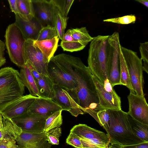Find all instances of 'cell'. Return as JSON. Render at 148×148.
Instances as JSON below:
<instances>
[{"mask_svg": "<svg viewBox=\"0 0 148 148\" xmlns=\"http://www.w3.org/2000/svg\"><path fill=\"white\" fill-rule=\"evenodd\" d=\"M107 148H121V146L114 144H110V145H109Z\"/></svg>", "mask_w": 148, "mask_h": 148, "instance_id": "cell-43", "label": "cell"}, {"mask_svg": "<svg viewBox=\"0 0 148 148\" xmlns=\"http://www.w3.org/2000/svg\"><path fill=\"white\" fill-rule=\"evenodd\" d=\"M121 148H148V142L127 146H121Z\"/></svg>", "mask_w": 148, "mask_h": 148, "instance_id": "cell-40", "label": "cell"}, {"mask_svg": "<svg viewBox=\"0 0 148 148\" xmlns=\"http://www.w3.org/2000/svg\"><path fill=\"white\" fill-rule=\"evenodd\" d=\"M0 148H19L16 140H0Z\"/></svg>", "mask_w": 148, "mask_h": 148, "instance_id": "cell-38", "label": "cell"}, {"mask_svg": "<svg viewBox=\"0 0 148 148\" xmlns=\"http://www.w3.org/2000/svg\"><path fill=\"white\" fill-rule=\"evenodd\" d=\"M108 110L109 127L107 132L110 138V143L122 146L144 142L133 132L127 112L121 109Z\"/></svg>", "mask_w": 148, "mask_h": 148, "instance_id": "cell-2", "label": "cell"}, {"mask_svg": "<svg viewBox=\"0 0 148 148\" xmlns=\"http://www.w3.org/2000/svg\"><path fill=\"white\" fill-rule=\"evenodd\" d=\"M54 5L61 15L66 18L74 0H52Z\"/></svg>", "mask_w": 148, "mask_h": 148, "instance_id": "cell-30", "label": "cell"}, {"mask_svg": "<svg viewBox=\"0 0 148 148\" xmlns=\"http://www.w3.org/2000/svg\"><path fill=\"white\" fill-rule=\"evenodd\" d=\"M35 17L42 27L50 25L55 27V20L57 9L52 0H32Z\"/></svg>", "mask_w": 148, "mask_h": 148, "instance_id": "cell-8", "label": "cell"}, {"mask_svg": "<svg viewBox=\"0 0 148 148\" xmlns=\"http://www.w3.org/2000/svg\"><path fill=\"white\" fill-rule=\"evenodd\" d=\"M136 1H138L141 3L147 8L148 7V0H135Z\"/></svg>", "mask_w": 148, "mask_h": 148, "instance_id": "cell-42", "label": "cell"}, {"mask_svg": "<svg viewBox=\"0 0 148 148\" xmlns=\"http://www.w3.org/2000/svg\"><path fill=\"white\" fill-rule=\"evenodd\" d=\"M16 141L19 148H26L34 146L42 141H47L45 133H32L22 132Z\"/></svg>", "mask_w": 148, "mask_h": 148, "instance_id": "cell-18", "label": "cell"}, {"mask_svg": "<svg viewBox=\"0 0 148 148\" xmlns=\"http://www.w3.org/2000/svg\"><path fill=\"white\" fill-rule=\"evenodd\" d=\"M121 49L133 90L136 95L144 97L142 60L138 57L136 52L121 46Z\"/></svg>", "mask_w": 148, "mask_h": 148, "instance_id": "cell-5", "label": "cell"}, {"mask_svg": "<svg viewBox=\"0 0 148 148\" xmlns=\"http://www.w3.org/2000/svg\"><path fill=\"white\" fill-rule=\"evenodd\" d=\"M8 1L12 11L15 14H18L17 0H8Z\"/></svg>", "mask_w": 148, "mask_h": 148, "instance_id": "cell-41", "label": "cell"}, {"mask_svg": "<svg viewBox=\"0 0 148 148\" xmlns=\"http://www.w3.org/2000/svg\"><path fill=\"white\" fill-rule=\"evenodd\" d=\"M82 148H88L82 147Z\"/></svg>", "mask_w": 148, "mask_h": 148, "instance_id": "cell-45", "label": "cell"}, {"mask_svg": "<svg viewBox=\"0 0 148 148\" xmlns=\"http://www.w3.org/2000/svg\"><path fill=\"white\" fill-rule=\"evenodd\" d=\"M139 50L141 55L140 59L143 61V70L147 73H148V42L140 43Z\"/></svg>", "mask_w": 148, "mask_h": 148, "instance_id": "cell-36", "label": "cell"}, {"mask_svg": "<svg viewBox=\"0 0 148 148\" xmlns=\"http://www.w3.org/2000/svg\"><path fill=\"white\" fill-rule=\"evenodd\" d=\"M15 15V23L22 32L25 40H36L42 27L38 20L34 17L29 21L23 19L18 14Z\"/></svg>", "mask_w": 148, "mask_h": 148, "instance_id": "cell-16", "label": "cell"}, {"mask_svg": "<svg viewBox=\"0 0 148 148\" xmlns=\"http://www.w3.org/2000/svg\"><path fill=\"white\" fill-rule=\"evenodd\" d=\"M34 79L40 97L53 99L55 95L54 84L49 76L42 74L38 78Z\"/></svg>", "mask_w": 148, "mask_h": 148, "instance_id": "cell-20", "label": "cell"}, {"mask_svg": "<svg viewBox=\"0 0 148 148\" xmlns=\"http://www.w3.org/2000/svg\"><path fill=\"white\" fill-rule=\"evenodd\" d=\"M109 35H98L91 41L88 59V67L93 75L106 87L111 84L108 80L107 62Z\"/></svg>", "mask_w": 148, "mask_h": 148, "instance_id": "cell-1", "label": "cell"}, {"mask_svg": "<svg viewBox=\"0 0 148 148\" xmlns=\"http://www.w3.org/2000/svg\"><path fill=\"white\" fill-rule=\"evenodd\" d=\"M136 17L134 15L125 16L121 17L112 18L103 20V21L115 23L119 24H127L135 23Z\"/></svg>", "mask_w": 148, "mask_h": 148, "instance_id": "cell-34", "label": "cell"}, {"mask_svg": "<svg viewBox=\"0 0 148 148\" xmlns=\"http://www.w3.org/2000/svg\"><path fill=\"white\" fill-rule=\"evenodd\" d=\"M57 36L58 34L55 27L47 25L42 27L36 40H50Z\"/></svg>", "mask_w": 148, "mask_h": 148, "instance_id": "cell-31", "label": "cell"}, {"mask_svg": "<svg viewBox=\"0 0 148 148\" xmlns=\"http://www.w3.org/2000/svg\"><path fill=\"white\" fill-rule=\"evenodd\" d=\"M127 114L133 132L143 141L148 142V125L139 122Z\"/></svg>", "mask_w": 148, "mask_h": 148, "instance_id": "cell-24", "label": "cell"}, {"mask_svg": "<svg viewBox=\"0 0 148 148\" xmlns=\"http://www.w3.org/2000/svg\"><path fill=\"white\" fill-rule=\"evenodd\" d=\"M109 44L107 62V73L108 80L112 86L120 85V52L119 34L115 32L108 38Z\"/></svg>", "mask_w": 148, "mask_h": 148, "instance_id": "cell-6", "label": "cell"}, {"mask_svg": "<svg viewBox=\"0 0 148 148\" xmlns=\"http://www.w3.org/2000/svg\"><path fill=\"white\" fill-rule=\"evenodd\" d=\"M62 111L61 110L55 112L46 119L44 129V132L46 133L51 129L60 127L62 123Z\"/></svg>", "mask_w": 148, "mask_h": 148, "instance_id": "cell-27", "label": "cell"}, {"mask_svg": "<svg viewBox=\"0 0 148 148\" xmlns=\"http://www.w3.org/2000/svg\"><path fill=\"white\" fill-rule=\"evenodd\" d=\"M66 143L76 148H82L80 138L76 134L70 132L66 140Z\"/></svg>", "mask_w": 148, "mask_h": 148, "instance_id": "cell-37", "label": "cell"}, {"mask_svg": "<svg viewBox=\"0 0 148 148\" xmlns=\"http://www.w3.org/2000/svg\"><path fill=\"white\" fill-rule=\"evenodd\" d=\"M54 87L55 95L52 99L60 106L63 110L68 111L75 117L79 114H84L66 90L57 85L54 84Z\"/></svg>", "mask_w": 148, "mask_h": 148, "instance_id": "cell-14", "label": "cell"}, {"mask_svg": "<svg viewBox=\"0 0 148 148\" xmlns=\"http://www.w3.org/2000/svg\"><path fill=\"white\" fill-rule=\"evenodd\" d=\"M19 74L25 87L28 89L30 94L40 97L35 79L27 64L21 69Z\"/></svg>", "mask_w": 148, "mask_h": 148, "instance_id": "cell-22", "label": "cell"}, {"mask_svg": "<svg viewBox=\"0 0 148 148\" xmlns=\"http://www.w3.org/2000/svg\"><path fill=\"white\" fill-rule=\"evenodd\" d=\"M70 132L75 134L81 139H97L110 143V138L107 134L85 124L75 125L71 130Z\"/></svg>", "mask_w": 148, "mask_h": 148, "instance_id": "cell-17", "label": "cell"}, {"mask_svg": "<svg viewBox=\"0 0 148 148\" xmlns=\"http://www.w3.org/2000/svg\"><path fill=\"white\" fill-rule=\"evenodd\" d=\"M127 98L129 110L127 113L136 121L148 125V105L145 97L130 92Z\"/></svg>", "mask_w": 148, "mask_h": 148, "instance_id": "cell-12", "label": "cell"}, {"mask_svg": "<svg viewBox=\"0 0 148 148\" xmlns=\"http://www.w3.org/2000/svg\"><path fill=\"white\" fill-rule=\"evenodd\" d=\"M33 40L31 39L25 40V53L27 62L30 63L39 73L48 75V66L49 61L38 48L34 45Z\"/></svg>", "mask_w": 148, "mask_h": 148, "instance_id": "cell-9", "label": "cell"}, {"mask_svg": "<svg viewBox=\"0 0 148 148\" xmlns=\"http://www.w3.org/2000/svg\"><path fill=\"white\" fill-rule=\"evenodd\" d=\"M25 86L19 72L7 67L0 69V111L23 95Z\"/></svg>", "mask_w": 148, "mask_h": 148, "instance_id": "cell-3", "label": "cell"}, {"mask_svg": "<svg viewBox=\"0 0 148 148\" xmlns=\"http://www.w3.org/2000/svg\"><path fill=\"white\" fill-rule=\"evenodd\" d=\"M60 46L64 51L71 52L81 51L86 47L73 37L71 29H68L64 34Z\"/></svg>", "mask_w": 148, "mask_h": 148, "instance_id": "cell-23", "label": "cell"}, {"mask_svg": "<svg viewBox=\"0 0 148 148\" xmlns=\"http://www.w3.org/2000/svg\"><path fill=\"white\" fill-rule=\"evenodd\" d=\"M73 37L76 41L86 46L93 38L89 34L86 27L71 29Z\"/></svg>", "mask_w": 148, "mask_h": 148, "instance_id": "cell-26", "label": "cell"}, {"mask_svg": "<svg viewBox=\"0 0 148 148\" xmlns=\"http://www.w3.org/2000/svg\"><path fill=\"white\" fill-rule=\"evenodd\" d=\"M58 36L50 40L38 41L33 40V43L40 50L49 62L58 47L59 40Z\"/></svg>", "mask_w": 148, "mask_h": 148, "instance_id": "cell-21", "label": "cell"}, {"mask_svg": "<svg viewBox=\"0 0 148 148\" xmlns=\"http://www.w3.org/2000/svg\"><path fill=\"white\" fill-rule=\"evenodd\" d=\"M48 73L55 85L66 91H73L78 88L77 80L53 58L48 63Z\"/></svg>", "mask_w": 148, "mask_h": 148, "instance_id": "cell-7", "label": "cell"}, {"mask_svg": "<svg viewBox=\"0 0 148 148\" xmlns=\"http://www.w3.org/2000/svg\"><path fill=\"white\" fill-rule=\"evenodd\" d=\"M2 126L0 130V140H16L22 132L21 129L11 119L2 115Z\"/></svg>", "mask_w": 148, "mask_h": 148, "instance_id": "cell-19", "label": "cell"}, {"mask_svg": "<svg viewBox=\"0 0 148 148\" xmlns=\"http://www.w3.org/2000/svg\"><path fill=\"white\" fill-rule=\"evenodd\" d=\"M82 147L88 148H107L109 143L97 139H81Z\"/></svg>", "mask_w": 148, "mask_h": 148, "instance_id": "cell-32", "label": "cell"}, {"mask_svg": "<svg viewBox=\"0 0 148 148\" xmlns=\"http://www.w3.org/2000/svg\"><path fill=\"white\" fill-rule=\"evenodd\" d=\"M5 46V43L0 40V67L6 62V59L4 56Z\"/></svg>", "mask_w": 148, "mask_h": 148, "instance_id": "cell-39", "label": "cell"}, {"mask_svg": "<svg viewBox=\"0 0 148 148\" xmlns=\"http://www.w3.org/2000/svg\"><path fill=\"white\" fill-rule=\"evenodd\" d=\"M37 97L30 94L23 95L6 106L1 113L11 119L21 115L28 111Z\"/></svg>", "mask_w": 148, "mask_h": 148, "instance_id": "cell-13", "label": "cell"}, {"mask_svg": "<svg viewBox=\"0 0 148 148\" xmlns=\"http://www.w3.org/2000/svg\"><path fill=\"white\" fill-rule=\"evenodd\" d=\"M68 17L63 16L57 10L55 20V27L58 33L59 39L62 40L65 34Z\"/></svg>", "mask_w": 148, "mask_h": 148, "instance_id": "cell-29", "label": "cell"}, {"mask_svg": "<svg viewBox=\"0 0 148 148\" xmlns=\"http://www.w3.org/2000/svg\"><path fill=\"white\" fill-rule=\"evenodd\" d=\"M44 117L28 111L12 120L22 132L32 133L43 132L46 119Z\"/></svg>", "mask_w": 148, "mask_h": 148, "instance_id": "cell-10", "label": "cell"}, {"mask_svg": "<svg viewBox=\"0 0 148 148\" xmlns=\"http://www.w3.org/2000/svg\"><path fill=\"white\" fill-rule=\"evenodd\" d=\"M5 37V46L11 61L23 68L27 62L25 53V40L22 32L14 23L7 27Z\"/></svg>", "mask_w": 148, "mask_h": 148, "instance_id": "cell-4", "label": "cell"}, {"mask_svg": "<svg viewBox=\"0 0 148 148\" xmlns=\"http://www.w3.org/2000/svg\"><path fill=\"white\" fill-rule=\"evenodd\" d=\"M62 110L60 106L52 99L37 97L28 111L47 118L55 112Z\"/></svg>", "mask_w": 148, "mask_h": 148, "instance_id": "cell-15", "label": "cell"}, {"mask_svg": "<svg viewBox=\"0 0 148 148\" xmlns=\"http://www.w3.org/2000/svg\"><path fill=\"white\" fill-rule=\"evenodd\" d=\"M93 78L101 108L103 109L121 110L120 97L114 89L111 90H106L99 80L93 76Z\"/></svg>", "mask_w": 148, "mask_h": 148, "instance_id": "cell-11", "label": "cell"}, {"mask_svg": "<svg viewBox=\"0 0 148 148\" xmlns=\"http://www.w3.org/2000/svg\"><path fill=\"white\" fill-rule=\"evenodd\" d=\"M61 135V129L56 127L51 129L45 133L47 141L52 145L59 144V138Z\"/></svg>", "mask_w": 148, "mask_h": 148, "instance_id": "cell-33", "label": "cell"}, {"mask_svg": "<svg viewBox=\"0 0 148 148\" xmlns=\"http://www.w3.org/2000/svg\"><path fill=\"white\" fill-rule=\"evenodd\" d=\"M19 16L24 20L29 21L35 17L32 0H17Z\"/></svg>", "mask_w": 148, "mask_h": 148, "instance_id": "cell-25", "label": "cell"}, {"mask_svg": "<svg viewBox=\"0 0 148 148\" xmlns=\"http://www.w3.org/2000/svg\"><path fill=\"white\" fill-rule=\"evenodd\" d=\"M97 115L99 124L103 126L107 132L109 127L110 119L108 109L102 110L97 113Z\"/></svg>", "mask_w": 148, "mask_h": 148, "instance_id": "cell-35", "label": "cell"}, {"mask_svg": "<svg viewBox=\"0 0 148 148\" xmlns=\"http://www.w3.org/2000/svg\"><path fill=\"white\" fill-rule=\"evenodd\" d=\"M120 57L121 62L120 85L126 86L129 89L130 92L135 94L131 85L128 69L121 51L120 52Z\"/></svg>", "mask_w": 148, "mask_h": 148, "instance_id": "cell-28", "label": "cell"}, {"mask_svg": "<svg viewBox=\"0 0 148 148\" xmlns=\"http://www.w3.org/2000/svg\"><path fill=\"white\" fill-rule=\"evenodd\" d=\"M2 126V114L0 111V130Z\"/></svg>", "mask_w": 148, "mask_h": 148, "instance_id": "cell-44", "label": "cell"}]
</instances>
